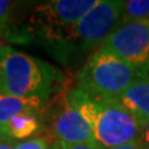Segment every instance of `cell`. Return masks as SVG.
Returning a JSON list of instances; mask_svg holds the SVG:
<instances>
[{"label": "cell", "mask_w": 149, "mask_h": 149, "mask_svg": "<svg viewBox=\"0 0 149 149\" xmlns=\"http://www.w3.org/2000/svg\"><path fill=\"white\" fill-rule=\"evenodd\" d=\"M124 6L123 0H98V3L74 25L70 37L56 51V56L93 54L116 29Z\"/></svg>", "instance_id": "obj_5"}, {"label": "cell", "mask_w": 149, "mask_h": 149, "mask_svg": "<svg viewBox=\"0 0 149 149\" xmlns=\"http://www.w3.org/2000/svg\"><path fill=\"white\" fill-rule=\"evenodd\" d=\"M98 0H52L36 5L25 27L14 41L32 39L57 51L66 42L77 24Z\"/></svg>", "instance_id": "obj_3"}, {"label": "cell", "mask_w": 149, "mask_h": 149, "mask_svg": "<svg viewBox=\"0 0 149 149\" xmlns=\"http://www.w3.org/2000/svg\"><path fill=\"white\" fill-rule=\"evenodd\" d=\"M0 142H13V141H10V139H9L5 134L3 133V130L0 129Z\"/></svg>", "instance_id": "obj_18"}, {"label": "cell", "mask_w": 149, "mask_h": 149, "mask_svg": "<svg viewBox=\"0 0 149 149\" xmlns=\"http://www.w3.org/2000/svg\"><path fill=\"white\" fill-rule=\"evenodd\" d=\"M101 47L149 73V19L117 25Z\"/></svg>", "instance_id": "obj_6"}, {"label": "cell", "mask_w": 149, "mask_h": 149, "mask_svg": "<svg viewBox=\"0 0 149 149\" xmlns=\"http://www.w3.org/2000/svg\"><path fill=\"white\" fill-rule=\"evenodd\" d=\"M17 3L9 1V0H0V34L9 32V27L11 24V19L14 15V10L16 9Z\"/></svg>", "instance_id": "obj_12"}, {"label": "cell", "mask_w": 149, "mask_h": 149, "mask_svg": "<svg viewBox=\"0 0 149 149\" xmlns=\"http://www.w3.org/2000/svg\"><path fill=\"white\" fill-rule=\"evenodd\" d=\"M3 46L0 45V80H1V71H3Z\"/></svg>", "instance_id": "obj_17"}, {"label": "cell", "mask_w": 149, "mask_h": 149, "mask_svg": "<svg viewBox=\"0 0 149 149\" xmlns=\"http://www.w3.org/2000/svg\"><path fill=\"white\" fill-rule=\"evenodd\" d=\"M138 141L141 142L142 146H149V119L142 124V129H141V134H139Z\"/></svg>", "instance_id": "obj_15"}, {"label": "cell", "mask_w": 149, "mask_h": 149, "mask_svg": "<svg viewBox=\"0 0 149 149\" xmlns=\"http://www.w3.org/2000/svg\"><path fill=\"white\" fill-rule=\"evenodd\" d=\"M47 103L40 98L17 97L0 93V128L13 117L22 113H42Z\"/></svg>", "instance_id": "obj_9"}, {"label": "cell", "mask_w": 149, "mask_h": 149, "mask_svg": "<svg viewBox=\"0 0 149 149\" xmlns=\"http://www.w3.org/2000/svg\"><path fill=\"white\" fill-rule=\"evenodd\" d=\"M44 123L41 113H22L13 117L3 125V133L13 142H21L31 139L34 136L42 132Z\"/></svg>", "instance_id": "obj_10"}, {"label": "cell", "mask_w": 149, "mask_h": 149, "mask_svg": "<svg viewBox=\"0 0 149 149\" xmlns=\"http://www.w3.org/2000/svg\"><path fill=\"white\" fill-rule=\"evenodd\" d=\"M63 74L52 65L10 46H3L0 93L50 102L63 90Z\"/></svg>", "instance_id": "obj_2"}, {"label": "cell", "mask_w": 149, "mask_h": 149, "mask_svg": "<svg viewBox=\"0 0 149 149\" xmlns=\"http://www.w3.org/2000/svg\"><path fill=\"white\" fill-rule=\"evenodd\" d=\"M143 149H149V146H143Z\"/></svg>", "instance_id": "obj_19"}, {"label": "cell", "mask_w": 149, "mask_h": 149, "mask_svg": "<svg viewBox=\"0 0 149 149\" xmlns=\"http://www.w3.org/2000/svg\"><path fill=\"white\" fill-rule=\"evenodd\" d=\"M142 124L149 119V73L138 77L117 100Z\"/></svg>", "instance_id": "obj_8"}, {"label": "cell", "mask_w": 149, "mask_h": 149, "mask_svg": "<svg viewBox=\"0 0 149 149\" xmlns=\"http://www.w3.org/2000/svg\"><path fill=\"white\" fill-rule=\"evenodd\" d=\"M13 146L14 149H51L49 141L44 137L31 138L21 142H14Z\"/></svg>", "instance_id": "obj_13"}, {"label": "cell", "mask_w": 149, "mask_h": 149, "mask_svg": "<svg viewBox=\"0 0 149 149\" xmlns=\"http://www.w3.org/2000/svg\"><path fill=\"white\" fill-rule=\"evenodd\" d=\"M51 149H102L96 143H63L57 141H51Z\"/></svg>", "instance_id": "obj_14"}, {"label": "cell", "mask_w": 149, "mask_h": 149, "mask_svg": "<svg viewBox=\"0 0 149 149\" xmlns=\"http://www.w3.org/2000/svg\"><path fill=\"white\" fill-rule=\"evenodd\" d=\"M143 73L103 47L88 56L76 77V86L88 95L107 100L119 96Z\"/></svg>", "instance_id": "obj_4"}, {"label": "cell", "mask_w": 149, "mask_h": 149, "mask_svg": "<svg viewBox=\"0 0 149 149\" xmlns=\"http://www.w3.org/2000/svg\"><path fill=\"white\" fill-rule=\"evenodd\" d=\"M108 149H143V146L141 144L139 141L124 144V146H119V147H114V148H108Z\"/></svg>", "instance_id": "obj_16"}, {"label": "cell", "mask_w": 149, "mask_h": 149, "mask_svg": "<svg viewBox=\"0 0 149 149\" xmlns=\"http://www.w3.org/2000/svg\"><path fill=\"white\" fill-rule=\"evenodd\" d=\"M49 104H51L47 123L49 142L95 143L90 125L68 102L65 88L51 98Z\"/></svg>", "instance_id": "obj_7"}, {"label": "cell", "mask_w": 149, "mask_h": 149, "mask_svg": "<svg viewBox=\"0 0 149 149\" xmlns=\"http://www.w3.org/2000/svg\"><path fill=\"white\" fill-rule=\"evenodd\" d=\"M149 19V0H128L124 6L117 25L127 22L142 21Z\"/></svg>", "instance_id": "obj_11"}, {"label": "cell", "mask_w": 149, "mask_h": 149, "mask_svg": "<svg viewBox=\"0 0 149 149\" xmlns=\"http://www.w3.org/2000/svg\"><path fill=\"white\" fill-rule=\"evenodd\" d=\"M66 96L88 123L95 143L102 149L124 146L139 139L142 123L117 100L91 96L76 85L67 88Z\"/></svg>", "instance_id": "obj_1"}]
</instances>
